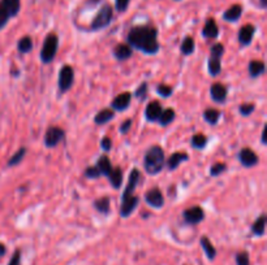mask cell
<instances>
[{"mask_svg":"<svg viewBox=\"0 0 267 265\" xmlns=\"http://www.w3.org/2000/svg\"><path fill=\"white\" fill-rule=\"evenodd\" d=\"M89 2H90L91 4H96V3H99L100 0H89Z\"/></svg>","mask_w":267,"mask_h":265,"instance_id":"obj_49","label":"cell"},{"mask_svg":"<svg viewBox=\"0 0 267 265\" xmlns=\"http://www.w3.org/2000/svg\"><path fill=\"white\" fill-rule=\"evenodd\" d=\"M227 169V165H226V164L224 163H217V164H214V165H212L211 167V169H210V174H211V176H219V174H221L222 172H224V170Z\"/></svg>","mask_w":267,"mask_h":265,"instance_id":"obj_38","label":"cell"},{"mask_svg":"<svg viewBox=\"0 0 267 265\" xmlns=\"http://www.w3.org/2000/svg\"><path fill=\"white\" fill-rule=\"evenodd\" d=\"M25 154H26V148L25 147L20 148L19 151L16 152V154L11 157L10 161H8V165H10V167H15V165L21 163L22 159L25 157Z\"/></svg>","mask_w":267,"mask_h":265,"instance_id":"obj_35","label":"cell"},{"mask_svg":"<svg viewBox=\"0 0 267 265\" xmlns=\"http://www.w3.org/2000/svg\"><path fill=\"white\" fill-rule=\"evenodd\" d=\"M236 264L237 265H250V259H249V253L245 251H241L236 255Z\"/></svg>","mask_w":267,"mask_h":265,"instance_id":"obj_37","label":"cell"},{"mask_svg":"<svg viewBox=\"0 0 267 265\" xmlns=\"http://www.w3.org/2000/svg\"><path fill=\"white\" fill-rule=\"evenodd\" d=\"M138 202L140 199L137 196H131L128 197V199H123L121 201V207H120V216L121 217H129L132 212L137 208L138 206Z\"/></svg>","mask_w":267,"mask_h":265,"instance_id":"obj_13","label":"cell"},{"mask_svg":"<svg viewBox=\"0 0 267 265\" xmlns=\"http://www.w3.org/2000/svg\"><path fill=\"white\" fill-rule=\"evenodd\" d=\"M8 265H21V251L16 250Z\"/></svg>","mask_w":267,"mask_h":265,"instance_id":"obj_43","label":"cell"},{"mask_svg":"<svg viewBox=\"0 0 267 265\" xmlns=\"http://www.w3.org/2000/svg\"><path fill=\"white\" fill-rule=\"evenodd\" d=\"M115 4L116 10H118L119 12H125L128 6H129V0H115Z\"/></svg>","mask_w":267,"mask_h":265,"instance_id":"obj_42","label":"cell"},{"mask_svg":"<svg viewBox=\"0 0 267 265\" xmlns=\"http://www.w3.org/2000/svg\"><path fill=\"white\" fill-rule=\"evenodd\" d=\"M95 167L98 168V170H99L102 176L109 177L110 173H111V170H112L111 161H110V159L106 156V155H103V156H100L99 159H98Z\"/></svg>","mask_w":267,"mask_h":265,"instance_id":"obj_22","label":"cell"},{"mask_svg":"<svg viewBox=\"0 0 267 265\" xmlns=\"http://www.w3.org/2000/svg\"><path fill=\"white\" fill-rule=\"evenodd\" d=\"M203 118H205L210 125H217L219 118H221V112L218 111V109L208 108L203 112Z\"/></svg>","mask_w":267,"mask_h":265,"instance_id":"obj_29","label":"cell"},{"mask_svg":"<svg viewBox=\"0 0 267 265\" xmlns=\"http://www.w3.org/2000/svg\"><path fill=\"white\" fill-rule=\"evenodd\" d=\"M58 44H59V39L56 37L54 33L48 34L44 39L43 47H42V51H40V60L44 64H48L54 60V57L56 56L58 52Z\"/></svg>","mask_w":267,"mask_h":265,"instance_id":"obj_3","label":"cell"},{"mask_svg":"<svg viewBox=\"0 0 267 265\" xmlns=\"http://www.w3.org/2000/svg\"><path fill=\"white\" fill-rule=\"evenodd\" d=\"M266 136H267V127L264 126L263 130H262V145H267Z\"/></svg>","mask_w":267,"mask_h":265,"instance_id":"obj_46","label":"cell"},{"mask_svg":"<svg viewBox=\"0 0 267 265\" xmlns=\"http://www.w3.org/2000/svg\"><path fill=\"white\" fill-rule=\"evenodd\" d=\"M156 91H158L159 95L163 96V98H168V96H171L172 93H174L172 87L168 86V85H165V84L159 85L158 89H156Z\"/></svg>","mask_w":267,"mask_h":265,"instance_id":"obj_36","label":"cell"},{"mask_svg":"<svg viewBox=\"0 0 267 265\" xmlns=\"http://www.w3.org/2000/svg\"><path fill=\"white\" fill-rule=\"evenodd\" d=\"M175 116H176V114H175L174 109L168 108V109H166V111L162 112L161 117H159L158 121H159V123H161L162 126H166V125H168V123L174 121Z\"/></svg>","mask_w":267,"mask_h":265,"instance_id":"obj_32","label":"cell"},{"mask_svg":"<svg viewBox=\"0 0 267 265\" xmlns=\"http://www.w3.org/2000/svg\"><path fill=\"white\" fill-rule=\"evenodd\" d=\"M100 147L103 148V151H110L112 148V142H111V139L107 138V137H104V138L100 141Z\"/></svg>","mask_w":267,"mask_h":265,"instance_id":"obj_44","label":"cell"},{"mask_svg":"<svg viewBox=\"0 0 267 265\" xmlns=\"http://www.w3.org/2000/svg\"><path fill=\"white\" fill-rule=\"evenodd\" d=\"M85 176L87 177V178H98V177H100L102 174H100V172L98 170V168L96 167H90L87 168L86 170H85Z\"/></svg>","mask_w":267,"mask_h":265,"instance_id":"obj_40","label":"cell"},{"mask_svg":"<svg viewBox=\"0 0 267 265\" xmlns=\"http://www.w3.org/2000/svg\"><path fill=\"white\" fill-rule=\"evenodd\" d=\"M189 159V155L187 152H175V154L171 155V157L168 159V169L174 170L176 169L179 165H180L183 161H187Z\"/></svg>","mask_w":267,"mask_h":265,"instance_id":"obj_18","label":"cell"},{"mask_svg":"<svg viewBox=\"0 0 267 265\" xmlns=\"http://www.w3.org/2000/svg\"><path fill=\"white\" fill-rule=\"evenodd\" d=\"M63 138H64V130L58 126L48 127L46 131V136H44V145L50 148L56 147L62 142Z\"/></svg>","mask_w":267,"mask_h":265,"instance_id":"obj_7","label":"cell"},{"mask_svg":"<svg viewBox=\"0 0 267 265\" xmlns=\"http://www.w3.org/2000/svg\"><path fill=\"white\" fill-rule=\"evenodd\" d=\"M132 100V94L131 93H123L120 95L116 96L114 100H112V109H115V111H124L129 107Z\"/></svg>","mask_w":267,"mask_h":265,"instance_id":"obj_14","label":"cell"},{"mask_svg":"<svg viewBox=\"0 0 267 265\" xmlns=\"http://www.w3.org/2000/svg\"><path fill=\"white\" fill-rule=\"evenodd\" d=\"M202 35L205 38H210V39H215L219 35V29H218V24L214 19H208L206 21L203 30H202Z\"/></svg>","mask_w":267,"mask_h":265,"instance_id":"obj_17","label":"cell"},{"mask_svg":"<svg viewBox=\"0 0 267 265\" xmlns=\"http://www.w3.org/2000/svg\"><path fill=\"white\" fill-rule=\"evenodd\" d=\"M264 229H266V216L261 215L258 217L252 225V233L257 237H262L264 234Z\"/></svg>","mask_w":267,"mask_h":265,"instance_id":"obj_23","label":"cell"},{"mask_svg":"<svg viewBox=\"0 0 267 265\" xmlns=\"http://www.w3.org/2000/svg\"><path fill=\"white\" fill-rule=\"evenodd\" d=\"M241 15H242V7L240 6V4H235V6L231 7L230 10H227L224 12L223 19L228 22H236L239 21Z\"/></svg>","mask_w":267,"mask_h":265,"instance_id":"obj_20","label":"cell"},{"mask_svg":"<svg viewBox=\"0 0 267 265\" xmlns=\"http://www.w3.org/2000/svg\"><path fill=\"white\" fill-rule=\"evenodd\" d=\"M112 17H114L112 7L110 4H104L94 17L93 22H91V30H100V29L109 26L112 21Z\"/></svg>","mask_w":267,"mask_h":265,"instance_id":"obj_4","label":"cell"},{"mask_svg":"<svg viewBox=\"0 0 267 265\" xmlns=\"http://www.w3.org/2000/svg\"><path fill=\"white\" fill-rule=\"evenodd\" d=\"M132 127V120H125L124 122L121 123L120 126V132L121 134H127L128 131H129V129Z\"/></svg>","mask_w":267,"mask_h":265,"instance_id":"obj_45","label":"cell"},{"mask_svg":"<svg viewBox=\"0 0 267 265\" xmlns=\"http://www.w3.org/2000/svg\"><path fill=\"white\" fill-rule=\"evenodd\" d=\"M194 48H196V43H194V40H193L192 37H187L185 39L183 40V43H181L180 49L181 53L185 56H189L194 52Z\"/></svg>","mask_w":267,"mask_h":265,"instance_id":"obj_27","label":"cell"},{"mask_svg":"<svg viewBox=\"0 0 267 265\" xmlns=\"http://www.w3.org/2000/svg\"><path fill=\"white\" fill-rule=\"evenodd\" d=\"M264 71H266V65L261 60H252L249 62V74H250V77H259V76L264 73Z\"/></svg>","mask_w":267,"mask_h":265,"instance_id":"obj_21","label":"cell"},{"mask_svg":"<svg viewBox=\"0 0 267 265\" xmlns=\"http://www.w3.org/2000/svg\"><path fill=\"white\" fill-rule=\"evenodd\" d=\"M128 43L146 55H154L159 51L158 30L152 26H134L127 35Z\"/></svg>","mask_w":267,"mask_h":265,"instance_id":"obj_1","label":"cell"},{"mask_svg":"<svg viewBox=\"0 0 267 265\" xmlns=\"http://www.w3.org/2000/svg\"><path fill=\"white\" fill-rule=\"evenodd\" d=\"M140 181V170L138 169H133L129 174V179H128V185L127 187L124 188V192L121 195V201L123 199H128L134 195V190L137 187V183Z\"/></svg>","mask_w":267,"mask_h":265,"instance_id":"obj_9","label":"cell"},{"mask_svg":"<svg viewBox=\"0 0 267 265\" xmlns=\"http://www.w3.org/2000/svg\"><path fill=\"white\" fill-rule=\"evenodd\" d=\"M94 207L98 212L103 213V215H109L110 213V199L107 196H103L100 199H96Z\"/></svg>","mask_w":267,"mask_h":265,"instance_id":"obj_28","label":"cell"},{"mask_svg":"<svg viewBox=\"0 0 267 265\" xmlns=\"http://www.w3.org/2000/svg\"><path fill=\"white\" fill-rule=\"evenodd\" d=\"M145 201L149 206L154 207V208H162L163 204H165V197H163V194L161 192V190L156 187L151 188L145 195Z\"/></svg>","mask_w":267,"mask_h":265,"instance_id":"obj_11","label":"cell"},{"mask_svg":"<svg viewBox=\"0 0 267 265\" xmlns=\"http://www.w3.org/2000/svg\"><path fill=\"white\" fill-rule=\"evenodd\" d=\"M4 3V6L8 8V11L11 12L12 17L19 15L20 8H21V0H2Z\"/></svg>","mask_w":267,"mask_h":265,"instance_id":"obj_31","label":"cell"},{"mask_svg":"<svg viewBox=\"0 0 267 265\" xmlns=\"http://www.w3.org/2000/svg\"><path fill=\"white\" fill-rule=\"evenodd\" d=\"M73 81H75V72L73 68L69 65H64L59 73V89L62 93H67L72 86H73Z\"/></svg>","mask_w":267,"mask_h":265,"instance_id":"obj_6","label":"cell"},{"mask_svg":"<svg viewBox=\"0 0 267 265\" xmlns=\"http://www.w3.org/2000/svg\"><path fill=\"white\" fill-rule=\"evenodd\" d=\"M115 117V112L114 109H103V111L98 112V114L95 116L94 121L96 125H103V123L109 122L110 120Z\"/></svg>","mask_w":267,"mask_h":265,"instance_id":"obj_24","label":"cell"},{"mask_svg":"<svg viewBox=\"0 0 267 265\" xmlns=\"http://www.w3.org/2000/svg\"><path fill=\"white\" fill-rule=\"evenodd\" d=\"M11 19H12V15H11V12L8 11V8L4 6L3 2L0 0V30L8 24V21H10Z\"/></svg>","mask_w":267,"mask_h":265,"instance_id":"obj_30","label":"cell"},{"mask_svg":"<svg viewBox=\"0 0 267 265\" xmlns=\"http://www.w3.org/2000/svg\"><path fill=\"white\" fill-rule=\"evenodd\" d=\"M254 108L255 105L254 104H242L241 107H240V113L242 114V116H249V114H252L253 112H254Z\"/></svg>","mask_w":267,"mask_h":265,"instance_id":"obj_41","label":"cell"},{"mask_svg":"<svg viewBox=\"0 0 267 265\" xmlns=\"http://www.w3.org/2000/svg\"><path fill=\"white\" fill-rule=\"evenodd\" d=\"M162 112H163V109H162L161 103L156 102V100H154V102H151V103H149V104H147L146 111H145V116H146L147 120L151 121V122H154V121L159 120Z\"/></svg>","mask_w":267,"mask_h":265,"instance_id":"obj_16","label":"cell"},{"mask_svg":"<svg viewBox=\"0 0 267 265\" xmlns=\"http://www.w3.org/2000/svg\"><path fill=\"white\" fill-rule=\"evenodd\" d=\"M109 178L114 188H120L121 182H123V170L120 168H112Z\"/></svg>","mask_w":267,"mask_h":265,"instance_id":"obj_26","label":"cell"},{"mask_svg":"<svg viewBox=\"0 0 267 265\" xmlns=\"http://www.w3.org/2000/svg\"><path fill=\"white\" fill-rule=\"evenodd\" d=\"M143 167L149 174H158L165 167V151L161 146H152L147 150L145 159H143Z\"/></svg>","mask_w":267,"mask_h":265,"instance_id":"obj_2","label":"cell"},{"mask_svg":"<svg viewBox=\"0 0 267 265\" xmlns=\"http://www.w3.org/2000/svg\"><path fill=\"white\" fill-rule=\"evenodd\" d=\"M6 252H7V247L0 242V257H3V256L6 255Z\"/></svg>","mask_w":267,"mask_h":265,"instance_id":"obj_47","label":"cell"},{"mask_svg":"<svg viewBox=\"0 0 267 265\" xmlns=\"http://www.w3.org/2000/svg\"><path fill=\"white\" fill-rule=\"evenodd\" d=\"M201 246L205 251L206 256H207L208 260H214L215 256H217V250H215V247L212 246V243L210 242L207 237H202L201 238Z\"/></svg>","mask_w":267,"mask_h":265,"instance_id":"obj_25","label":"cell"},{"mask_svg":"<svg viewBox=\"0 0 267 265\" xmlns=\"http://www.w3.org/2000/svg\"><path fill=\"white\" fill-rule=\"evenodd\" d=\"M261 6L262 8H266V0H261Z\"/></svg>","mask_w":267,"mask_h":265,"instance_id":"obj_48","label":"cell"},{"mask_svg":"<svg viewBox=\"0 0 267 265\" xmlns=\"http://www.w3.org/2000/svg\"><path fill=\"white\" fill-rule=\"evenodd\" d=\"M133 53V49L132 47L127 46V44H118V46L114 48V56L116 59L120 60V61H124V60L129 59Z\"/></svg>","mask_w":267,"mask_h":265,"instance_id":"obj_19","label":"cell"},{"mask_svg":"<svg viewBox=\"0 0 267 265\" xmlns=\"http://www.w3.org/2000/svg\"><path fill=\"white\" fill-rule=\"evenodd\" d=\"M255 34V26L252 24L244 25L239 31V42L241 46H249Z\"/></svg>","mask_w":267,"mask_h":265,"instance_id":"obj_12","label":"cell"},{"mask_svg":"<svg viewBox=\"0 0 267 265\" xmlns=\"http://www.w3.org/2000/svg\"><path fill=\"white\" fill-rule=\"evenodd\" d=\"M19 51L21 53H28L30 52L31 48H33V40L30 37H24L20 39L19 42Z\"/></svg>","mask_w":267,"mask_h":265,"instance_id":"obj_34","label":"cell"},{"mask_svg":"<svg viewBox=\"0 0 267 265\" xmlns=\"http://www.w3.org/2000/svg\"><path fill=\"white\" fill-rule=\"evenodd\" d=\"M224 53V47L223 44L217 43L211 47V55H210V59H208V73L210 76L215 77L218 74L221 73L222 65H221V57Z\"/></svg>","mask_w":267,"mask_h":265,"instance_id":"obj_5","label":"cell"},{"mask_svg":"<svg viewBox=\"0 0 267 265\" xmlns=\"http://www.w3.org/2000/svg\"><path fill=\"white\" fill-rule=\"evenodd\" d=\"M147 94V84L146 82H143L142 85H140V87L136 90V93H134V96L137 99H140V100H143V99L146 98Z\"/></svg>","mask_w":267,"mask_h":265,"instance_id":"obj_39","label":"cell"},{"mask_svg":"<svg viewBox=\"0 0 267 265\" xmlns=\"http://www.w3.org/2000/svg\"><path fill=\"white\" fill-rule=\"evenodd\" d=\"M183 219L189 225H196V224H199L202 220L205 219V213H203V210H202L201 207L196 206L189 208V210L184 211Z\"/></svg>","mask_w":267,"mask_h":265,"instance_id":"obj_8","label":"cell"},{"mask_svg":"<svg viewBox=\"0 0 267 265\" xmlns=\"http://www.w3.org/2000/svg\"><path fill=\"white\" fill-rule=\"evenodd\" d=\"M210 95H211V99L214 102L224 103L227 99L228 91L222 84H214L210 87Z\"/></svg>","mask_w":267,"mask_h":265,"instance_id":"obj_15","label":"cell"},{"mask_svg":"<svg viewBox=\"0 0 267 265\" xmlns=\"http://www.w3.org/2000/svg\"><path fill=\"white\" fill-rule=\"evenodd\" d=\"M239 160L244 167L250 168L257 165L258 161H259V157H258L257 155H255V152L253 151V150H250V148H242L239 154Z\"/></svg>","mask_w":267,"mask_h":265,"instance_id":"obj_10","label":"cell"},{"mask_svg":"<svg viewBox=\"0 0 267 265\" xmlns=\"http://www.w3.org/2000/svg\"><path fill=\"white\" fill-rule=\"evenodd\" d=\"M190 142H192L193 148L202 150V148H205L206 145H207V138L203 134H196V136L192 137Z\"/></svg>","mask_w":267,"mask_h":265,"instance_id":"obj_33","label":"cell"}]
</instances>
